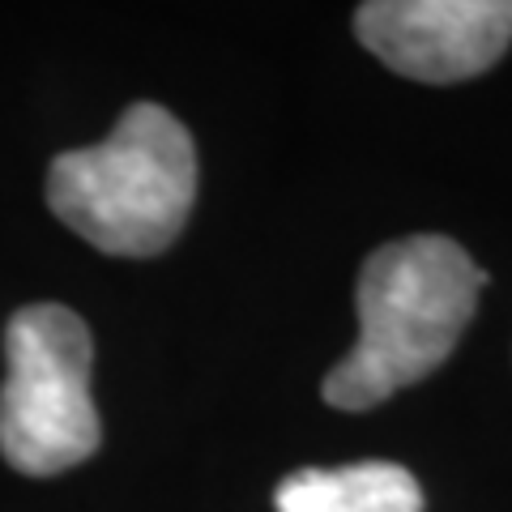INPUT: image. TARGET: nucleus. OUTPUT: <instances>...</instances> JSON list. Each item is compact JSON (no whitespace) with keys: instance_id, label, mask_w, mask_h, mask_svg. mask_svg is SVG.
<instances>
[{"instance_id":"obj_5","label":"nucleus","mask_w":512,"mask_h":512,"mask_svg":"<svg viewBox=\"0 0 512 512\" xmlns=\"http://www.w3.org/2000/svg\"><path fill=\"white\" fill-rule=\"evenodd\" d=\"M278 512H423L419 478L393 461L295 470L274 495Z\"/></svg>"},{"instance_id":"obj_4","label":"nucleus","mask_w":512,"mask_h":512,"mask_svg":"<svg viewBox=\"0 0 512 512\" xmlns=\"http://www.w3.org/2000/svg\"><path fill=\"white\" fill-rule=\"evenodd\" d=\"M355 35L380 64L419 82H466L512 43V0H372Z\"/></svg>"},{"instance_id":"obj_1","label":"nucleus","mask_w":512,"mask_h":512,"mask_svg":"<svg viewBox=\"0 0 512 512\" xmlns=\"http://www.w3.org/2000/svg\"><path fill=\"white\" fill-rule=\"evenodd\" d=\"M487 274L448 235H410L376 248L359 274V342L325 376V402L372 410L431 376L466 333Z\"/></svg>"},{"instance_id":"obj_2","label":"nucleus","mask_w":512,"mask_h":512,"mask_svg":"<svg viewBox=\"0 0 512 512\" xmlns=\"http://www.w3.org/2000/svg\"><path fill=\"white\" fill-rule=\"evenodd\" d=\"M197 197V146L158 103H133L86 150H64L47 171V205L111 256H158L180 239Z\"/></svg>"},{"instance_id":"obj_3","label":"nucleus","mask_w":512,"mask_h":512,"mask_svg":"<svg viewBox=\"0 0 512 512\" xmlns=\"http://www.w3.org/2000/svg\"><path fill=\"white\" fill-rule=\"evenodd\" d=\"M90 329L60 303H30L5 325L0 453L13 470L52 478L99 448L103 423L90 397Z\"/></svg>"}]
</instances>
